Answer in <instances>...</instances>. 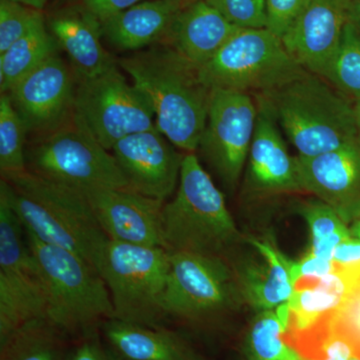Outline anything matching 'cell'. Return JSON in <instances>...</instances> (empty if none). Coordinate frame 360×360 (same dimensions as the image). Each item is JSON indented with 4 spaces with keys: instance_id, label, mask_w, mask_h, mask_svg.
<instances>
[{
    "instance_id": "obj_1",
    "label": "cell",
    "mask_w": 360,
    "mask_h": 360,
    "mask_svg": "<svg viewBox=\"0 0 360 360\" xmlns=\"http://www.w3.org/2000/svg\"><path fill=\"white\" fill-rule=\"evenodd\" d=\"M117 63L148 98L158 131L184 153H195L207 122L212 92L200 79L198 66L165 44Z\"/></svg>"
},
{
    "instance_id": "obj_2",
    "label": "cell",
    "mask_w": 360,
    "mask_h": 360,
    "mask_svg": "<svg viewBox=\"0 0 360 360\" xmlns=\"http://www.w3.org/2000/svg\"><path fill=\"white\" fill-rule=\"evenodd\" d=\"M26 233L75 253L96 269L110 238L82 191L26 170L0 182Z\"/></svg>"
},
{
    "instance_id": "obj_3",
    "label": "cell",
    "mask_w": 360,
    "mask_h": 360,
    "mask_svg": "<svg viewBox=\"0 0 360 360\" xmlns=\"http://www.w3.org/2000/svg\"><path fill=\"white\" fill-rule=\"evenodd\" d=\"M253 96L266 106L298 158L329 153L357 139L354 103L309 71Z\"/></svg>"
},
{
    "instance_id": "obj_4",
    "label": "cell",
    "mask_w": 360,
    "mask_h": 360,
    "mask_svg": "<svg viewBox=\"0 0 360 360\" xmlns=\"http://www.w3.org/2000/svg\"><path fill=\"white\" fill-rule=\"evenodd\" d=\"M162 233L168 251L222 258L240 241L224 193L195 153L184 155L176 193L163 205Z\"/></svg>"
},
{
    "instance_id": "obj_5",
    "label": "cell",
    "mask_w": 360,
    "mask_h": 360,
    "mask_svg": "<svg viewBox=\"0 0 360 360\" xmlns=\"http://www.w3.org/2000/svg\"><path fill=\"white\" fill-rule=\"evenodd\" d=\"M25 236L44 279L49 321L66 335H91L99 322L113 319L110 290L91 264L75 253Z\"/></svg>"
},
{
    "instance_id": "obj_6",
    "label": "cell",
    "mask_w": 360,
    "mask_h": 360,
    "mask_svg": "<svg viewBox=\"0 0 360 360\" xmlns=\"http://www.w3.org/2000/svg\"><path fill=\"white\" fill-rule=\"evenodd\" d=\"M169 267V251L165 248L108 240L96 270L110 290L113 319L163 326Z\"/></svg>"
},
{
    "instance_id": "obj_7",
    "label": "cell",
    "mask_w": 360,
    "mask_h": 360,
    "mask_svg": "<svg viewBox=\"0 0 360 360\" xmlns=\"http://www.w3.org/2000/svg\"><path fill=\"white\" fill-rule=\"evenodd\" d=\"M198 72L210 89L258 94L288 84L307 70L267 28H240Z\"/></svg>"
},
{
    "instance_id": "obj_8",
    "label": "cell",
    "mask_w": 360,
    "mask_h": 360,
    "mask_svg": "<svg viewBox=\"0 0 360 360\" xmlns=\"http://www.w3.org/2000/svg\"><path fill=\"white\" fill-rule=\"evenodd\" d=\"M26 165L30 172L84 193L129 187L111 151L75 117L61 129L40 136L26 151Z\"/></svg>"
},
{
    "instance_id": "obj_9",
    "label": "cell",
    "mask_w": 360,
    "mask_h": 360,
    "mask_svg": "<svg viewBox=\"0 0 360 360\" xmlns=\"http://www.w3.org/2000/svg\"><path fill=\"white\" fill-rule=\"evenodd\" d=\"M169 259L165 319L214 321L243 303L236 271L226 258L169 251Z\"/></svg>"
},
{
    "instance_id": "obj_10",
    "label": "cell",
    "mask_w": 360,
    "mask_h": 360,
    "mask_svg": "<svg viewBox=\"0 0 360 360\" xmlns=\"http://www.w3.org/2000/svg\"><path fill=\"white\" fill-rule=\"evenodd\" d=\"M25 227L0 189V342L37 319H49L46 288Z\"/></svg>"
},
{
    "instance_id": "obj_11",
    "label": "cell",
    "mask_w": 360,
    "mask_h": 360,
    "mask_svg": "<svg viewBox=\"0 0 360 360\" xmlns=\"http://www.w3.org/2000/svg\"><path fill=\"white\" fill-rule=\"evenodd\" d=\"M117 65L78 80L75 90L73 117L108 150L129 135L155 127L148 98L127 82Z\"/></svg>"
},
{
    "instance_id": "obj_12",
    "label": "cell",
    "mask_w": 360,
    "mask_h": 360,
    "mask_svg": "<svg viewBox=\"0 0 360 360\" xmlns=\"http://www.w3.org/2000/svg\"><path fill=\"white\" fill-rule=\"evenodd\" d=\"M253 94L215 89L201 136V155L229 188H234L245 172L258 116Z\"/></svg>"
},
{
    "instance_id": "obj_13",
    "label": "cell",
    "mask_w": 360,
    "mask_h": 360,
    "mask_svg": "<svg viewBox=\"0 0 360 360\" xmlns=\"http://www.w3.org/2000/svg\"><path fill=\"white\" fill-rule=\"evenodd\" d=\"M75 78L70 66L54 54L7 92L28 132L49 134L72 120Z\"/></svg>"
},
{
    "instance_id": "obj_14",
    "label": "cell",
    "mask_w": 360,
    "mask_h": 360,
    "mask_svg": "<svg viewBox=\"0 0 360 360\" xmlns=\"http://www.w3.org/2000/svg\"><path fill=\"white\" fill-rule=\"evenodd\" d=\"M179 150L155 127L120 139L110 151L130 189L165 202L179 182L186 153Z\"/></svg>"
},
{
    "instance_id": "obj_15",
    "label": "cell",
    "mask_w": 360,
    "mask_h": 360,
    "mask_svg": "<svg viewBox=\"0 0 360 360\" xmlns=\"http://www.w3.org/2000/svg\"><path fill=\"white\" fill-rule=\"evenodd\" d=\"M97 221L110 240L165 248L162 210L165 202L127 188L85 193Z\"/></svg>"
},
{
    "instance_id": "obj_16",
    "label": "cell",
    "mask_w": 360,
    "mask_h": 360,
    "mask_svg": "<svg viewBox=\"0 0 360 360\" xmlns=\"http://www.w3.org/2000/svg\"><path fill=\"white\" fill-rule=\"evenodd\" d=\"M349 6L350 0H307L281 39L305 70L326 77L349 20Z\"/></svg>"
},
{
    "instance_id": "obj_17",
    "label": "cell",
    "mask_w": 360,
    "mask_h": 360,
    "mask_svg": "<svg viewBox=\"0 0 360 360\" xmlns=\"http://www.w3.org/2000/svg\"><path fill=\"white\" fill-rule=\"evenodd\" d=\"M302 191L330 205L347 224L360 217V141L314 156H296Z\"/></svg>"
},
{
    "instance_id": "obj_18",
    "label": "cell",
    "mask_w": 360,
    "mask_h": 360,
    "mask_svg": "<svg viewBox=\"0 0 360 360\" xmlns=\"http://www.w3.org/2000/svg\"><path fill=\"white\" fill-rule=\"evenodd\" d=\"M257 129L245 169L246 188L259 195L302 191L296 156L286 148L281 130L266 106L257 99Z\"/></svg>"
},
{
    "instance_id": "obj_19",
    "label": "cell",
    "mask_w": 360,
    "mask_h": 360,
    "mask_svg": "<svg viewBox=\"0 0 360 360\" xmlns=\"http://www.w3.org/2000/svg\"><path fill=\"white\" fill-rule=\"evenodd\" d=\"M360 276V264L341 266L319 278H300L288 300L290 317L284 338L290 345L328 324Z\"/></svg>"
},
{
    "instance_id": "obj_20",
    "label": "cell",
    "mask_w": 360,
    "mask_h": 360,
    "mask_svg": "<svg viewBox=\"0 0 360 360\" xmlns=\"http://www.w3.org/2000/svg\"><path fill=\"white\" fill-rule=\"evenodd\" d=\"M47 26L78 80L96 77L117 65L101 44V21L82 4L51 14Z\"/></svg>"
},
{
    "instance_id": "obj_21",
    "label": "cell",
    "mask_w": 360,
    "mask_h": 360,
    "mask_svg": "<svg viewBox=\"0 0 360 360\" xmlns=\"http://www.w3.org/2000/svg\"><path fill=\"white\" fill-rule=\"evenodd\" d=\"M239 30L210 2L196 0L180 9L161 44L200 68Z\"/></svg>"
},
{
    "instance_id": "obj_22",
    "label": "cell",
    "mask_w": 360,
    "mask_h": 360,
    "mask_svg": "<svg viewBox=\"0 0 360 360\" xmlns=\"http://www.w3.org/2000/svg\"><path fill=\"white\" fill-rule=\"evenodd\" d=\"M264 262H253L234 269L243 302L257 312L276 309L295 292V262L269 240L250 239Z\"/></svg>"
},
{
    "instance_id": "obj_23",
    "label": "cell",
    "mask_w": 360,
    "mask_h": 360,
    "mask_svg": "<svg viewBox=\"0 0 360 360\" xmlns=\"http://www.w3.org/2000/svg\"><path fill=\"white\" fill-rule=\"evenodd\" d=\"M184 6L175 0H144L101 22L103 37L115 49L124 51L161 44Z\"/></svg>"
},
{
    "instance_id": "obj_24",
    "label": "cell",
    "mask_w": 360,
    "mask_h": 360,
    "mask_svg": "<svg viewBox=\"0 0 360 360\" xmlns=\"http://www.w3.org/2000/svg\"><path fill=\"white\" fill-rule=\"evenodd\" d=\"M103 333L124 360H210L169 329L108 319Z\"/></svg>"
},
{
    "instance_id": "obj_25",
    "label": "cell",
    "mask_w": 360,
    "mask_h": 360,
    "mask_svg": "<svg viewBox=\"0 0 360 360\" xmlns=\"http://www.w3.org/2000/svg\"><path fill=\"white\" fill-rule=\"evenodd\" d=\"M58 44L40 18L30 32L0 54V89L11 91L23 77L58 54Z\"/></svg>"
},
{
    "instance_id": "obj_26",
    "label": "cell",
    "mask_w": 360,
    "mask_h": 360,
    "mask_svg": "<svg viewBox=\"0 0 360 360\" xmlns=\"http://www.w3.org/2000/svg\"><path fill=\"white\" fill-rule=\"evenodd\" d=\"M63 333L49 319H37L0 342V360H68Z\"/></svg>"
},
{
    "instance_id": "obj_27",
    "label": "cell",
    "mask_w": 360,
    "mask_h": 360,
    "mask_svg": "<svg viewBox=\"0 0 360 360\" xmlns=\"http://www.w3.org/2000/svg\"><path fill=\"white\" fill-rule=\"evenodd\" d=\"M284 333L276 310L257 312L241 345L243 360H302Z\"/></svg>"
},
{
    "instance_id": "obj_28",
    "label": "cell",
    "mask_w": 360,
    "mask_h": 360,
    "mask_svg": "<svg viewBox=\"0 0 360 360\" xmlns=\"http://www.w3.org/2000/svg\"><path fill=\"white\" fill-rule=\"evenodd\" d=\"M298 212L309 224L311 236L309 253L333 260L336 246L352 236L350 227L330 205L316 198L300 203Z\"/></svg>"
},
{
    "instance_id": "obj_29",
    "label": "cell",
    "mask_w": 360,
    "mask_h": 360,
    "mask_svg": "<svg viewBox=\"0 0 360 360\" xmlns=\"http://www.w3.org/2000/svg\"><path fill=\"white\" fill-rule=\"evenodd\" d=\"M323 79L354 103L360 101V28L350 20Z\"/></svg>"
},
{
    "instance_id": "obj_30",
    "label": "cell",
    "mask_w": 360,
    "mask_h": 360,
    "mask_svg": "<svg viewBox=\"0 0 360 360\" xmlns=\"http://www.w3.org/2000/svg\"><path fill=\"white\" fill-rule=\"evenodd\" d=\"M22 118L7 94L0 96V170L2 179L27 170L25 135Z\"/></svg>"
},
{
    "instance_id": "obj_31",
    "label": "cell",
    "mask_w": 360,
    "mask_h": 360,
    "mask_svg": "<svg viewBox=\"0 0 360 360\" xmlns=\"http://www.w3.org/2000/svg\"><path fill=\"white\" fill-rule=\"evenodd\" d=\"M328 333L347 341L360 359V276L328 322Z\"/></svg>"
},
{
    "instance_id": "obj_32",
    "label": "cell",
    "mask_w": 360,
    "mask_h": 360,
    "mask_svg": "<svg viewBox=\"0 0 360 360\" xmlns=\"http://www.w3.org/2000/svg\"><path fill=\"white\" fill-rule=\"evenodd\" d=\"M44 14L11 0H0V54L30 32Z\"/></svg>"
},
{
    "instance_id": "obj_33",
    "label": "cell",
    "mask_w": 360,
    "mask_h": 360,
    "mask_svg": "<svg viewBox=\"0 0 360 360\" xmlns=\"http://www.w3.org/2000/svg\"><path fill=\"white\" fill-rule=\"evenodd\" d=\"M239 28H266L264 0H206Z\"/></svg>"
},
{
    "instance_id": "obj_34",
    "label": "cell",
    "mask_w": 360,
    "mask_h": 360,
    "mask_svg": "<svg viewBox=\"0 0 360 360\" xmlns=\"http://www.w3.org/2000/svg\"><path fill=\"white\" fill-rule=\"evenodd\" d=\"M307 0H264L266 28L283 39Z\"/></svg>"
},
{
    "instance_id": "obj_35",
    "label": "cell",
    "mask_w": 360,
    "mask_h": 360,
    "mask_svg": "<svg viewBox=\"0 0 360 360\" xmlns=\"http://www.w3.org/2000/svg\"><path fill=\"white\" fill-rule=\"evenodd\" d=\"M144 0H82V6L101 22Z\"/></svg>"
},
{
    "instance_id": "obj_36",
    "label": "cell",
    "mask_w": 360,
    "mask_h": 360,
    "mask_svg": "<svg viewBox=\"0 0 360 360\" xmlns=\"http://www.w3.org/2000/svg\"><path fill=\"white\" fill-rule=\"evenodd\" d=\"M335 269L336 264L333 260L307 253L300 262H295L296 281L300 278H319L328 276Z\"/></svg>"
},
{
    "instance_id": "obj_37",
    "label": "cell",
    "mask_w": 360,
    "mask_h": 360,
    "mask_svg": "<svg viewBox=\"0 0 360 360\" xmlns=\"http://www.w3.org/2000/svg\"><path fill=\"white\" fill-rule=\"evenodd\" d=\"M68 360H124L115 350L103 347L92 338L80 343L75 352L68 355Z\"/></svg>"
},
{
    "instance_id": "obj_38",
    "label": "cell",
    "mask_w": 360,
    "mask_h": 360,
    "mask_svg": "<svg viewBox=\"0 0 360 360\" xmlns=\"http://www.w3.org/2000/svg\"><path fill=\"white\" fill-rule=\"evenodd\" d=\"M333 262L341 266L360 264V239L350 236L336 246Z\"/></svg>"
},
{
    "instance_id": "obj_39",
    "label": "cell",
    "mask_w": 360,
    "mask_h": 360,
    "mask_svg": "<svg viewBox=\"0 0 360 360\" xmlns=\"http://www.w3.org/2000/svg\"><path fill=\"white\" fill-rule=\"evenodd\" d=\"M349 20L360 28V0H350Z\"/></svg>"
},
{
    "instance_id": "obj_40",
    "label": "cell",
    "mask_w": 360,
    "mask_h": 360,
    "mask_svg": "<svg viewBox=\"0 0 360 360\" xmlns=\"http://www.w3.org/2000/svg\"><path fill=\"white\" fill-rule=\"evenodd\" d=\"M11 1L18 2V4H25L26 6L41 11L46 6L49 0H11Z\"/></svg>"
},
{
    "instance_id": "obj_41",
    "label": "cell",
    "mask_w": 360,
    "mask_h": 360,
    "mask_svg": "<svg viewBox=\"0 0 360 360\" xmlns=\"http://www.w3.org/2000/svg\"><path fill=\"white\" fill-rule=\"evenodd\" d=\"M354 115L357 127V139L360 141V101H354Z\"/></svg>"
},
{
    "instance_id": "obj_42",
    "label": "cell",
    "mask_w": 360,
    "mask_h": 360,
    "mask_svg": "<svg viewBox=\"0 0 360 360\" xmlns=\"http://www.w3.org/2000/svg\"><path fill=\"white\" fill-rule=\"evenodd\" d=\"M350 231H352V236L354 238L360 239V217L352 222Z\"/></svg>"
},
{
    "instance_id": "obj_43",
    "label": "cell",
    "mask_w": 360,
    "mask_h": 360,
    "mask_svg": "<svg viewBox=\"0 0 360 360\" xmlns=\"http://www.w3.org/2000/svg\"><path fill=\"white\" fill-rule=\"evenodd\" d=\"M175 1H179L180 4H184V6H188V4H193L196 0H175Z\"/></svg>"
},
{
    "instance_id": "obj_44",
    "label": "cell",
    "mask_w": 360,
    "mask_h": 360,
    "mask_svg": "<svg viewBox=\"0 0 360 360\" xmlns=\"http://www.w3.org/2000/svg\"><path fill=\"white\" fill-rule=\"evenodd\" d=\"M350 360H360V359H356V357H352V359H350Z\"/></svg>"
}]
</instances>
